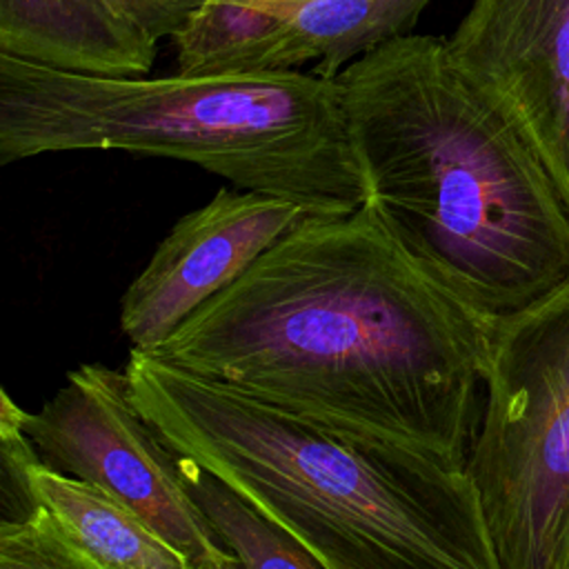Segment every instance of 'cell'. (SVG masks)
I'll return each mask as SVG.
<instances>
[{
    "mask_svg": "<svg viewBox=\"0 0 569 569\" xmlns=\"http://www.w3.org/2000/svg\"><path fill=\"white\" fill-rule=\"evenodd\" d=\"M91 149L184 160L320 218L369 200L336 78H102L0 53V162Z\"/></svg>",
    "mask_w": 569,
    "mask_h": 569,
    "instance_id": "cell-4",
    "label": "cell"
},
{
    "mask_svg": "<svg viewBox=\"0 0 569 569\" xmlns=\"http://www.w3.org/2000/svg\"><path fill=\"white\" fill-rule=\"evenodd\" d=\"M553 569H569V507L558 533V545H556V558H553Z\"/></svg>",
    "mask_w": 569,
    "mask_h": 569,
    "instance_id": "cell-15",
    "label": "cell"
},
{
    "mask_svg": "<svg viewBox=\"0 0 569 569\" xmlns=\"http://www.w3.org/2000/svg\"><path fill=\"white\" fill-rule=\"evenodd\" d=\"M491 325L367 202L347 216H307L142 353L467 469Z\"/></svg>",
    "mask_w": 569,
    "mask_h": 569,
    "instance_id": "cell-1",
    "label": "cell"
},
{
    "mask_svg": "<svg viewBox=\"0 0 569 569\" xmlns=\"http://www.w3.org/2000/svg\"><path fill=\"white\" fill-rule=\"evenodd\" d=\"M218 2H229V4H238V7H247V9H280V7L300 4L307 0H218Z\"/></svg>",
    "mask_w": 569,
    "mask_h": 569,
    "instance_id": "cell-16",
    "label": "cell"
},
{
    "mask_svg": "<svg viewBox=\"0 0 569 569\" xmlns=\"http://www.w3.org/2000/svg\"><path fill=\"white\" fill-rule=\"evenodd\" d=\"M447 49L518 127L569 211V0H471Z\"/></svg>",
    "mask_w": 569,
    "mask_h": 569,
    "instance_id": "cell-7",
    "label": "cell"
},
{
    "mask_svg": "<svg viewBox=\"0 0 569 569\" xmlns=\"http://www.w3.org/2000/svg\"><path fill=\"white\" fill-rule=\"evenodd\" d=\"M385 227L476 311H518L569 276V211L538 153L449 56L398 36L338 76Z\"/></svg>",
    "mask_w": 569,
    "mask_h": 569,
    "instance_id": "cell-2",
    "label": "cell"
},
{
    "mask_svg": "<svg viewBox=\"0 0 569 569\" xmlns=\"http://www.w3.org/2000/svg\"><path fill=\"white\" fill-rule=\"evenodd\" d=\"M502 569H553L569 507V276L493 318L467 462Z\"/></svg>",
    "mask_w": 569,
    "mask_h": 569,
    "instance_id": "cell-5",
    "label": "cell"
},
{
    "mask_svg": "<svg viewBox=\"0 0 569 569\" xmlns=\"http://www.w3.org/2000/svg\"><path fill=\"white\" fill-rule=\"evenodd\" d=\"M178 462L191 500L236 560V569H329L293 531L209 467L180 451Z\"/></svg>",
    "mask_w": 569,
    "mask_h": 569,
    "instance_id": "cell-12",
    "label": "cell"
},
{
    "mask_svg": "<svg viewBox=\"0 0 569 569\" xmlns=\"http://www.w3.org/2000/svg\"><path fill=\"white\" fill-rule=\"evenodd\" d=\"M204 0H0V53L102 78H140Z\"/></svg>",
    "mask_w": 569,
    "mask_h": 569,
    "instance_id": "cell-9",
    "label": "cell"
},
{
    "mask_svg": "<svg viewBox=\"0 0 569 569\" xmlns=\"http://www.w3.org/2000/svg\"><path fill=\"white\" fill-rule=\"evenodd\" d=\"M0 405V525H22L40 511L31 487V467L40 462V456L22 431V409L7 391Z\"/></svg>",
    "mask_w": 569,
    "mask_h": 569,
    "instance_id": "cell-13",
    "label": "cell"
},
{
    "mask_svg": "<svg viewBox=\"0 0 569 569\" xmlns=\"http://www.w3.org/2000/svg\"><path fill=\"white\" fill-rule=\"evenodd\" d=\"M307 216L276 196L218 189L171 227L124 291L122 333L136 351L156 349Z\"/></svg>",
    "mask_w": 569,
    "mask_h": 569,
    "instance_id": "cell-8",
    "label": "cell"
},
{
    "mask_svg": "<svg viewBox=\"0 0 569 569\" xmlns=\"http://www.w3.org/2000/svg\"><path fill=\"white\" fill-rule=\"evenodd\" d=\"M0 569H98L80 556L40 507L22 525H0Z\"/></svg>",
    "mask_w": 569,
    "mask_h": 569,
    "instance_id": "cell-14",
    "label": "cell"
},
{
    "mask_svg": "<svg viewBox=\"0 0 569 569\" xmlns=\"http://www.w3.org/2000/svg\"><path fill=\"white\" fill-rule=\"evenodd\" d=\"M164 440L293 531L329 569H502L465 467L293 413L131 349Z\"/></svg>",
    "mask_w": 569,
    "mask_h": 569,
    "instance_id": "cell-3",
    "label": "cell"
},
{
    "mask_svg": "<svg viewBox=\"0 0 569 569\" xmlns=\"http://www.w3.org/2000/svg\"><path fill=\"white\" fill-rule=\"evenodd\" d=\"M20 425L47 467L133 509L193 569H236L182 482L178 451L133 402L124 371L73 369L40 411L22 409Z\"/></svg>",
    "mask_w": 569,
    "mask_h": 569,
    "instance_id": "cell-6",
    "label": "cell"
},
{
    "mask_svg": "<svg viewBox=\"0 0 569 569\" xmlns=\"http://www.w3.org/2000/svg\"><path fill=\"white\" fill-rule=\"evenodd\" d=\"M31 487L64 540L98 569H193L142 516L102 489L31 467Z\"/></svg>",
    "mask_w": 569,
    "mask_h": 569,
    "instance_id": "cell-11",
    "label": "cell"
},
{
    "mask_svg": "<svg viewBox=\"0 0 569 569\" xmlns=\"http://www.w3.org/2000/svg\"><path fill=\"white\" fill-rule=\"evenodd\" d=\"M433 0H307L282 9V22L236 53L218 73L311 71L336 78L367 51L409 33Z\"/></svg>",
    "mask_w": 569,
    "mask_h": 569,
    "instance_id": "cell-10",
    "label": "cell"
}]
</instances>
